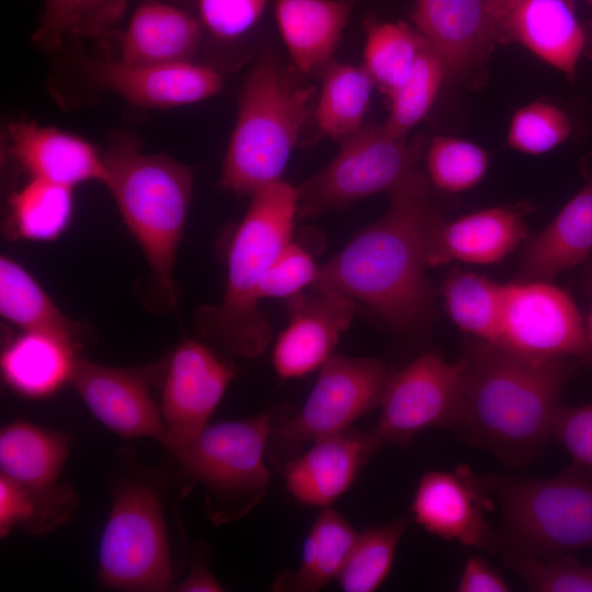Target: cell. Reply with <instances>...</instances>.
Here are the masks:
<instances>
[{"mask_svg": "<svg viewBox=\"0 0 592 592\" xmlns=\"http://www.w3.org/2000/svg\"><path fill=\"white\" fill-rule=\"evenodd\" d=\"M428 180L446 193L467 191L485 177L489 156L478 145L455 137L436 136L426 150Z\"/></svg>", "mask_w": 592, "mask_h": 592, "instance_id": "36", "label": "cell"}, {"mask_svg": "<svg viewBox=\"0 0 592 592\" xmlns=\"http://www.w3.org/2000/svg\"><path fill=\"white\" fill-rule=\"evenodd\" d=\"M460 360L464 414L458 428L506 466L533 460L551 437L576 361L531 357L476 339Z\"/></svg>", "mask_w": 592, "mask_h": 592, "instance_id": "2", "label": "cell"}, {"mask_svg": "<svg viewBox=\"0 0 592 592\" xmlns=\"http://www.w3.org/2000/svg\"><path fill=\"white\" fill-rule=\"evenodd\" d=\"M364 64L375 84L386 94L409 75L424 37L405 22L365 21Z\"/></svg>", "mask_w": 592, "mask_h": 592, "instance_id": "33", "label": "cell"}, {"mask_svg": "<svg viewBox=\"0 0 592 592\" xmlns=\"http://www.w3.org/2000/svg\"><path fill=\"white\" fill-rule=\"evenodd\" d=\"M551 436L572 458V465L592 473V402L560 405L555 413Z\"/></svg>", "mask_w": 592, "mask_h": 592, "instance_id": "41", "label": "cell"}, {"mask_svg": "<svg viewBox=\"0 0 592 592\" xmlns=\"http://www.w3.org/2000/svg\"><path fill=\"white\" fill-rule=\"evenodd\" d=\"M72 187L32 178L9 197L13 238L50 241L68 227L73 213Z\"/></svg>", "mask_w": 592, "mask_h": 592, "instance_id": "31", "label": "cell"}, {"mask_svg": "<svg viewBox=\"0 0 592 592\" xmlns=\"http://www.w3.org/2000/svg\"><path fill=\"white\" fill-rule=\"evenodd\" d=\"M519 0H487L488 11L496 24L497 33L499 24L508 15Z\"/></svg>", "mask_w": 592, "mask_h": 592, "instance_id": "47", "label": "cell"}, {"mask_svg": "<svg viewBox=\"0 0 592 592\" xmlns=\"http://www.w3.org/2000/svg\"><path fill=\"white\" fill-rule=\"evenodd\" d=\"M272 412L208 424L174 454L186 474L219 496L260 497L270 480L264 453Z\"/></svg>", "mask_w": 592, "mask_h": 592, "instance_id": "11", "label": "cell"}, {"mask_svg": "<svg viewBox=\"0 0 592 592\" xmlns=\"http://www.w3.org/2000/svg\"><path fill=\"white\" fill-rule=\"evenodd\" d=\"M584 184L540 232L524 241L519 281H549L589 260L592 253V158Z\"/></svg>", "mask_w": 592, "mask_h": 592, "instance_id": "24", "label": "cell"}, {"mask_svg": "<svg viewBox=\"0 0 592 592\" xmlns=\"http://www.w3.org/2000/svg\"><path fill=\"white\" fill-rule=\"evenodd\" d=\"M390 374L379 358L332 355L303 408L275 429L278 437L299 445L349 429L380 405Z\"/></svg>", "mask_w": 592, "mask_h": 592, "instance_id": "12", "label": "cell"}, {"mask_svg": "<svg viewBox=\"0 0 592 592\" xmlns=\"http://www.w3.org/2000/svg\"><path fill=\"white\" fill-rule=\"evenodd\" d=\"M489 490L488 477H477L465 466L456 471L431 470L420 478L411 512L432 535L494 553L501 548L485 515L490 509Z\"/></svg>", "mask_w": 592, "mask_h": 592, "instance_id": "15", "label": "cell"}, {"mask_svg": "<svg viewBox=\"0 0 592 592\" xmlns=\"http://www.w3.org/2000/svg\"><path fill=\"white\" fill-rule=\"evenodd\" d=\"M525 214L526 207L498 206L452 220L436 216L428 239L429 267L500 262L528 237Z\"/></svg>", "mask_w": 592, "mask_h": 592, "instance_id": "19", "label": "cell"}, {"mask_svg": "<svg viewBox=\"0 0 592 592\" xmlns=\"http://www.w3.org/2000/svg\"><path fill=\"white\" fill-rule=\"evenodd\" d=\"M103 588L161 592L172 587V569L161 505L146 483H124L115 492L99 548Z\"/></svg>", "mask_w": 592, "mask_h": 592, "instance_id": "8", "label": "cell"}, {"mask_svg": "<svg viewBox=\"0 0 592 592\" xmlns=\"http://www.w3.org/2000/svg\"><path fill=\"white\" fill-rule=\"evenodd\" d=\"M103 157V184L139 243L157 287L174 306V264L191 204L193 171L167 155L143 153L128 138L115 141Z\"/></svg>", "mask_w": 592, "mask_h": 592, "instance_id": "4", "label": "cell"}, {"mask_svg": "<svg viewBox=\"0 0 592 592\" xmlns=\"http://www.w3.org/2000/svg\"><path fill=\"white\" fill-rule=\"evenodd\" d=\"M9 148L16 162L32 178L75 187L105 179V162L95 147L83 138L34 122L9 126Z\"/></svg>", "mask_w": 592, "mask_h": 592, "instance_id": "23", "label": "cell"}, {"mask_svg": "<svg viewBox=\"0 0 592 592\" xmlns=\"http://www.w3.org/2000/svg\"><path fill=\"white\" fill-rule=\"evenodd\" d=\"M89 0H45L34 41L46 47H57L76 27Z\"/></svg>", "mask_w": 592, "mask_h": 592, "instance_id": "43", "label": "cell"}, {"mask_svg": "<svg viewBox=\"0 0 592 592\" xmlns=\"http://www.w3.org/2000/svg\"><path fill=\"white\" fill-rule=\"evenodd\" d=\"M234 377V365L206 344L185 339L175 348L162 374L160 405L173 453L208 425Z\"/></svg>", "mask_w": 592, "mask_h": 592, "instance_id": "14", "label": "cell"}, {"mask_svg": "<svg viewBox=\"0 0 592 592\" xmlns=\"http://www.w3.org/2000/svg\"><path fill=\"white\" fill-rule=\"evenodd\" d=\"M166 362L117 368L77 358L69 383L109 430L124 437L153 439L171 451V436L150 391Z\"/></svg>", "mask_w": 592, "mask_h": 592, "instance_id": "13", "label": "cell"}, {"mask_svg": "<svg viewBox=\"0 0 592 592\" xmlns=\"http://www.w3.org/2000/svg\"><path fill=\"white\" fill-rule=\"evenodd\" d=\"M374 86L363 65L329 62L314 113L318 135L344 140L360 130Z\"/></svg>", "mask_w": 592, "mask_h": 592, "instance_id": "29", "label": "cell"}, {"mask_svg": "<svg viewBox=\"0 0 592 592\" xmlns=\"http://www.w3.org/2000/svg\"><path fill=\"white\" fill-rule=\"evenodd\" d=\"M505 551L549 557L592 546V473L572 465L548 479L488 476Z\"/></svg>", "mask_w": 592, "mask_h": 592, "instance_id": "6", "label": "cell"}, {"mask_svg": "<svg viewBox=\"0 0 592 592\" xmlns=\"http://www.w3.org/2000/svg\"><path fill=\"white\" fill-rule=\"evenodd\" d=\"M536 358L589 360L585 322L572 297L549 281H516L503 286L496 342Z\"/></svg>", "mask_w": 592, "mask_h": 592, "instance_id": "10", "label": "cell"}, {"mask_svg": "<svg viewBox=\"0 0 592 592\" xmlns=\"http://www.w3.org/2000/svg\"><path fill=\"white\" fill-rule=\"evenodd\" d=\"M202 24L167 2L144 0L119 37L121 59L128 64L189 61L197 48Z\"/></svg>", "mask_w": 592, "mask_h": 592, "instance_id": "25", "label": "cell"}, {"mask_svg": "<svg viewBox=\"0 0 592 592\" xmlns=\"http://www.w3.org/2000/svg\"><path fill=\"white\" fill-rule=\"evenodd\" d=\"M446 75L442 58L424 38L409 75L387 94L389 113L384 128L397 138H407L430 111Z\"/></svg>", "mask_w": 592, "mask_h": 592, "instance_id": "34", "label": "cell"}, {"mask_svg": "<svg viewBox=\"0 0 592 592\" xmlns=\"http://www.w3.org/2000/svg\"><path fill=\"white\" fill-rule=\"evenodd\" d=\"M319 267L312 254L303 244L292 239L281 249L264 274L259 297L289 298L311 286Z\"/></svg>", "mask_w": 592, "mask_h": 592, "instance_id": "39", "label": "cell"}, {"mask_svg": "<svg viewBox=\"0 0 592 592\" xmlns=\"http://www.w3.org/2000/svg\"><path fill=\"white\" fill-rule=\"evenodd\" d=\"M315 94L295 86L274 58L260 57L242 86L220 184L252 195L281 181Z\"/></svg>", "mask_w": 592, "mask_h": 592, "instance_id": "5", "label": "cell"}, {"mask_svg": "<svg viewBox=\"0 0 592 592\" xmlns=\"http://www.w3.org/2000/svg\"><path fill=\"white\" fill-rule=\"evenodd\" d=\"M429 183L425 174L412 171L390 193L385 215L322 265L310 289L358 300L399 331L425 322L434 299L426 276L428 239L437 216Z\"/></svg>", "mask_w": 592, "mask_h": 592, "instance_id": "1", "label": "cell"}, {"mask_svg": "<svg viewBox=\"0 0 592 592\" xmlns=\"http://www.w3.org/2000/svg\"><path fill=\"white\" fill-rule=\"evenodd\" d=\"M269 0H196L198 21L214 37L234 41L261 19Z\"/></svg>", "mask_w": 592, "mask_h": 592, "instance_id": "40", "label": "cell"}, {"mask_svg": "<svg viewBox=\"0 0 592 592\" xmlns=\"http://www.w3.org/2000/svg\"><path fill=\"white\" fill-rule=\"evenodd\" d=\"M590 287L592 289V275L590 276ZM585 328H587V333H588V338H589V342L591 344V348H592V305H591V309H590V312H589V316L587 318V321H585Z\"/></svg>", "mask_w": 592, "mask_h": 592, "instance_id": "48", "label": "cell"}, {"mask_svg": "<svg viewBox=\"0 0 592 592\" xmlns=\"http://www.w3.org/2000/svg\"><path fill=\"white\" fill-rule=\"evenodd\" d=\"M228 251L227 282L221 301L200 307L195 328L236 356L262 355L271 328L258 309L261 281L281 249L292 239L297 218V189L283 180L251 195Z\"/></svg>", "mask_w": 592, "mask_h": 592, "instance_id": "3", "label": "cell"}, {"mask_svg": "<svg viewBox=\"0 0 592 592\" xmlns=\"http://www.w3.org/2000/svg\"><path fill=\"white\" fill-rule=\"evenodd\" d=\"M76 345L45 332L22 331L9 341L0 358L4 383L29 398H44L70 382Z\"/></svg>", "mask_w": 592, "mask_h": 592, "instance_id": "27", "label": "cell"}, {"mask_svg": "<svg viewBox=\"0 0 592 592\" xmlns=\"http://www.w3.org/2000/svg\"><path fill=\"white\" fill-rule=\"evenodd\" d=\"M424 139L390 135L384 126H363L344 139L338 155L297 189V217L338 210L373 194L391 193L412 171Z\"/></svg>", "mask_w": 592, "mask_h": 592, "instance_id": "7", "label": "cell"}, {"mask_svg": "<svg viewBox=\"0 0 592 592\" xmlns=\"http://www.w3.org/2000/svg\"><path fill=\"white\" fill-rule=\"evenodd\" d=\"M458 592H508L510 585L502 573L480 556L469 557L460 573Z\"/></svg>", "mask_w": 592, "mask_h": 592, "instance_id": "44", "label": "cell"}, {"mask_svg": "<svg viewBox=\"0 0 592 592\" xmlns=\"http://www.w3.org/2000/svg\"><path fill=\"white\" fill-rule=\"evenodd\" d=\"M181 592H217L223 591L220 584L207 570L205 563L196 560L187 577L177 585Z\"/></svg>", "mask_w": 592, "mask_h": 592, "instance_id": "46", "label": "cell"}, {"mask_svg": "<svg viewBox=\"0 0 592 592\" xmlns=\"http://www.w3.org/2000/svg\"><path fill=\"white\" fill-rule=\"evenodd\" d=\"M289 322L280 333L272 362L283 379L320 368L355 315V300L337 292L311 289L287 298Z\"/></svg>", "mask_w": 592, "mask_h": 592, "instance_id": "17", "label": "cell"}, {"mask_svg": "<svg viewBox=\"0 0 592 592\" xmlns=\"http://www.w3.org/2000/svg\"><path fill=\"white\" fill-rule=\"evenodd\" d=\"M572 124L568 113L547 101L531 102L513 114L508 145L527 155L546 153L568 139Z\"/></svg>", "mask_w": 592, "mask_h": 592, "instance_id": "38", "label": "cell"}, {"mask_svg": "<svg viewBox=\"0 0 592 592\" xmlns=\"http://www.w3.org/2000/svg\"><path fill=\"white\" fill-rule=\"evenodd\" d=\"M411 16L453 78L471 75L498 42L487 0H414Z\"/></svg>", "mask_w": 592, "mask_h": 592, "instance_id": "18", "label": "cell"}, {"mask_svg": "<svg viewBox=\"0 0 592 592\" xmlns=\"http://www.w3.org/2000/svg\"><path fill=\"white\" fill-rule=\"evenodd\" d=\"M0 314L22 331L50 333L78 344L79 323L70 320L15 260L0 258Z\"/></svg>", "mask_w": 592, "mask_h": 592, "instance_id": "28", "label": "cell"}, {"mask_svg": "<svg viewBox=\"0 0 592 592\" xmlns=\"http://www.w3.org/2000/svg\"><path fill=\"white\" fill-rule=\"evenodd\" d=\"M380 444L373 430L346 429L322 436L286 465V487L299 503L329 506L351 487Z\"/></svg>", "mask_w": 592, "mask_h": 592, "instance_id": "20", "label": "cell"}, {"mask_svg": "<svg viewBox=\"0 0 592 592\" xmlns=\"http://www.w3.org/2000/svg\"><path fill=\"white\" fill-rule=\"evenodd\" d=\"M503 286L483 275L453 271L441 287L452 321L476 340L496 342L503 303Z\"/></svg>", "mask_w": 592, "mask_h": 592, "instance_id": "32", "label": "cell"}, {"mask_svg": "<svg viewBox=\"0 0 592 592\" xmlns=\"http://www.w3.org/2000/svg\"><path fill=\"white\" fill-rule=\"evenodd\" d=\"M409 521L400 517L358 534L337 579L345 592L375 591L388 576Z\"/></svg>", "mask_w": 592, "mask_h": 592, "instance_id": "35", "label": "cell"}, {"mask_svg": "<svg viewBox=\"0 0 592 592\" xmlns=\"http://www.w3.org/2000/svg\"><path fill=\"white\" fill-rule=\"evenodd\" d=\"M354 2L351 0H275L282 39L301 72L331 62Z\"/></svg>", "mask_w": 592, "mask_h": 592, "instance_id": "26", "label": "cell"}, {"mask_svg": "<svg viewBox=\"0 0 592 592\" xmlns=\"http://www.w3.org/2000/svg\"><path fill=\"white\" fill-rule=\"evenodd\" d=\"M498 42H517L569 80L587 45L572 0H519L498 27Z\"/></svg>", "mask_w": 592, "mask_h": 592, "instance_id": "21", "label": "cell"}, {"mask_svg": "<svg viewBox=\"0 0 592 592\" xmlns=\"http://www.w3.org/2000/svg\"><path fill=\"white\" fill-rule=\"evenodd\" d=\"M358 536L352 525L332 508L326 506L315 520L304 543L297 571L281 588L315 592L337 579Z\"/></svg>", "mask_w": 592, "mask_h": 592, "instance_id": "30", "label": "cell"}, {"mask_svg": "<svg viewBox=\"0 0 592 592\" xmlns=\"http://www.w3.org/2000/svg\"><path fill=\"white\" fill-rule=\"evenodd\" d=\"M125 0H89L76 33L101 35L123 14Z\"/></svg>", "mask_w": 592, "mask_h": 592, "instance_id": "45", "label": "cell"}, {"mask_svg": "<svg viewBox=\"0 0 592 592\" xmlns=\"http://www.w3.org/2000/svg\"><path fill=\"white\" fill-rule=\"evenodd\" d=\"M503 563L535 592H592V566L571 553L549 557L505 551Z\"/></svg>", "mask_w": 592, "mask_h": 592, "instance_id": "37", "label": "cell"}, {"mask_svg": "<svg viewBox=\"0 0 592 592\" xmlns=\"http://www.w3.org/2000/svg\"><path fill=\"white\" fill-rule=\"evenodd\" d=\"M67 455L68 440L60 432L25 421H14L1 429V474L58 512H68L75 500L70 490L55 487Z\"/></svg>", "mask_w": 592, "mask_h": 592, "instance_id": "22", "label": "cell"}, {"mask_svg": "<svg viewBox=\"0 0 592 592\" xmlns=\"http://www.w3.org/2000/svg\"><path fill=\"white\" fill-rule=\"evenodd\" d=\"M374 433L382 443L407 447L431 428L458 426L464 414L463 361L424 353L391 373Z\"/></svg>", "mask_w": 592, "mask_h": 592, "instance_id": "9", "label": "cell"}, {"mask_svg": "<svg viewBox=\"0 0 592 592\" xmlns=\"http://www.w3.org/2000/svg\"><path fill=\"white\" fill-rule=\"evenodd\" d=\"M80 66L93 84L118 94L134 105L148 109L201 102L217 94L224 84L217 70L190 60L128 64L87 58Z\"/></svg>", "mask_w": 592, "mask_h": 592, "instance_id": "16", "label": "cell"}, {"mask_svg": "<svg viewBox=\"0 0 592 592\" xmlns=\"http://www.w3.org/2000/svg\"><path fill=\"white\" fill-rule=\"evenodd\" d=\"M44 526H53L48 511L38 498L23 486L4 475H0V535L7 536L18 524L41 530V517Z\"/></svg>", "mask_w": 592, "mask_h": 592, "instance_id": "42", "label": "cell"}, {"mask_svg": "<svg viewBox=\"0 0 592 592\" xmlns=\"http://www.w3.org/2000/svg\"><path fill=\"white\" fill-rule=\"evenodd\" d=\"M592 4V0H588Z\"/></svg>", "mask_w": 592, "mask_h": 592, "instance_id": "49", "label": "cell"}]
</instances>
